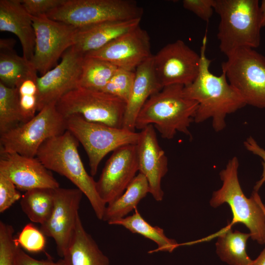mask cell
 Returning a JSON list of instances; mask_svg holds the SVG:
<instances>
[{
    "label": "cell",
    "mask_w": 265,
    "mask_h": 265,
    "mask_svg": "<svg viewBox=\"0 0 265 265\" xmlns=\"http://www.w3.org/2000/svg\"><path fill=\"white\" fill-rule=\"evenodd\" d=\"M22 123L16 88H10L0 82V134Z\"/></svg>",
    "instance_id": "cell-29"
},
{
    "label": "cell",
    "mask_w": 265,
    "mask_h": 265,
    "mask_svg": "<svg viewBox=\"0 0 265 265\" xmlns=\"http://www.w3.org/2000/svg\"><path fill=\"white\" fill-rule=\"evenodd\" d=\"M153 59L156 76L162 88L174 84L187 86L199 74L200 55L181 40L166 45Z\"/></svg>",
    "instance_id": "cell-12"
},
{
    "label": "cell",
    "mask_w": 265,
    "mask_h": 265,
    "mask_svg": "<svg viewBox=\"0 0 265 265\" xmlns=\"http://www.w3.org/2000/svg\"><path fill=\"white\" fill-rule=\"evenodd\" d=\"M82 194L78 188L54 189L53 212L40 226L45 236L53 238L58 255L62 258L75 229Z\"/></svg>",
    "instance_id": "cell-13"
},
{
    "label": "cell",
    "mask_w": 265,
    "mask_h": 265,
    "mask_svg": "<svg viewBox=\"0 0 265 265\" xmlns=\"http://www.w3.org/2000/svg\"><path fill=\"white\" fill-rule=\"evenodd\" d=\"M259 6L258 0H214V11L220 17L217 37L222 53L226 55L260 46Z\"/></svg>",
    "instance_id": "cell-4"
},
{
    "label": "cell",
    "mask_w": 265,
    "mask_h": 265,
    "mask_svg": "<svg viewBox=\"0 0 265 265\" xmlns=\"http://www.w3.org/2000/svg\"><path fill=\"white\" fill-rule=\"evenodd\" d=\"M0 174L10 180L17 189L27 191L37 188L56 189L59 183L36 157L19 154H0Z\"/></svg>",
    "instance_id": "cell-17"
},
{
    "label": "cell",
    "mask_w": 265,
    "mask_h": 265,
    "mask_svg": "<svg viewBox=\"0 0 265 265\" xmlns=\"http://www.w3.org/2000/svg\"><path fill=\"white\" fill-rule=\"evenodd\" d=\"M22 196L15 185L0 174V212L7 210Z\"/></svg>",
    "instance_id": "cell-35"
},
{
    "label": "cell",
    "mask_w": 265,
    "mask_h": 265,
    "mask_svg": "<svg viewBox=\"0 0 265 265\" xmlns=\"http://www.w3.org/2000/svg\"><path fill=\"white\" fill-rule=\"evenodd\" d=\"M54 190L37 188L26 191L22 195L21 209L31 221L42 225L49 218L54 206Z\"/></svg>",
    "instance_id": "cell-26"
},
{
    "label": "cell",
    "mask_w": 265,
    "mask_h": 265,
    "mask_svg": "<svg viewBox=\"0 0 265 265\" xmlns=\"http://www.w3.org/2000/svg\"><path fill=\"white\" fill-rule=\"evenodd\" d=\"M260 25L261 27L265 26V0L261 1L259 6Z\"/></svg>",
    "instance_id": "cell-40"
},
{
    "label": "cell",
    "mask_w": 265,
    "mask_h": 265,
    "mask_svg": "<svg viewBox=\"0 0 265 265\" xmlns=\"http://www.w3.org/2000/svg\"><path fill=\"white\" fill-rule=\"evenodd\" d=\"M162 88L155 73L152 55L135 71L133 84L126 104L123 128L135 131V121L142 107L152 95Z\"/></svg>",
    "instance_id": "cell-21"
},
{
    "label": "cell",
    "mask_w": 265,
    "mask_h": 265,
    "mask_svg": "<svg viewBox=\"0 0 265 265\" xmlns=\"http://www.w3.org/2000/svg\"><path fill=\"white\" fill-rule=\"evenodd\" d=\"M141 18L104 22L77 27L75 49L85 55L101 49L119 36L139 26Z\"/></svg>",
    "instance_id": "cell-20"
},
{
    "label": "cell",
    "mask_w": 265,
    "mask_h": 265,
    "mask_svg": "<svg viewBox=\"0 0 265 265\" xmlns=\"http://www.w3.org/2000/svg\"><path fill=\"white\" fill-rule=\"evenodd\" d=\"M239 162L236 156L230 159L219 173L222 185L213 192L210 205L217 208L227 203L233 213L231 225L241 223L249 231L251 238L259 244L265 243V214L263 203L257 191H253L248 198L242 190L238 178Z\"/></svg>",
    "instance_id": "cell-5"
},
{
    "label": "cell",
    "mask_w": 265,
    "mask_h": 265,
    "mask_svg": "<svg viewBox=\"0 0 265 265\" xmlns=\"http://www.w3.org/2000/svg\"><path fill=\"white\" fill-rule=\"evenodd\" d=\"M252 265H265V248L259 256L253 261Z\"/></svg>",
    "instance_id": "cell-41"
},
{
    "label": "cell",
    "mask_w": 265,
    "mask_h": 265,
    "mask_svg": "<svg viewBox=\"0 0 265 265\" xmlns=\"http://www.w3.org/2000/svg\"><path fill=\"white\" fill-rule=\"evenodd\" d=\"M13 226L0 221V265H12L18 245L15 241Z\"/></svg>",
    "instance_id": "cell-33"
},
{
    "label": "cell",
    "mask_w": 265,
    "mask_h": 265,
    "mask_svg": "<svg viewBox=\"0 0 265 265\" xmlns=\"http://www.w3.org/2000/svg\"><path fill=\"white\" fill-rule=\"evenodd\" d=\"M142 9L129 0H65L47 16L76 27L141 18Z\"/></svg>",
    "instance_id": "cell-10"
},
{
    "label": "cell",
    "mask_w": 265,
    "mask_h": 265,
    "mask_svg": "<svg viewBox=\"0 0 265 265\" xmlns=\"http://www.w3.org/2000/svg\"><path fill=\"white\" fill-rule=\"evenodd\" d=\"M135 78V71L117 68L103 91L113 95L126 104Z\"/></svg>",
    "instance_id": "cell-31"
},
{
    "label": "cell",
    "mask_w": 265,
    "mask_h": 265,
    "mask_svg": "<svg viewBox=\"0 0 265 265\" xmlns=\"http://www.w3.org/2000/svg\"><path fill=\"white\" fill-rule=\"evenodd\" d=\"M263 210L264 211V213H265V205L264 204H263Z\"/></svg>",
    "instance_id": "cell-42"
},
{
    "label": "cell",
    "mask_w": 265,
    "mask_h": 265,
    "mask_svg": "<svg viewBox=\"0 0 265 265\" xmlns=\"http://www.w3.org/2000/svg\"><path fill=\"white\" fill-rule=\"evenodd\" d=\"M66 118L67 130L83 146L88 157L91 176H95L103 158L109 152L129 144H136L140 133L90 122L79 114Z\"/></svg>",
    "instance_id": "cell-7"
},
{
    "label": "cell",
    "mask_w": 265,
    "mask_h": 265,
    "mask_svg": "<svg viewBox=\"0 0 265 265\" xmlns=\"http://www.w3.org/2000/svg\"><path fill=\"white\" fill-rule=\"evenodd\" d=\"M138 171L136 144L115 150L96 182L97 191L102 201L108 204L121 195Z\"/></svg>",
    "instance_id": "cell-14"
},
{
    "label": "cell",
    "mask_w": 265,
    "mask_h": 265,
    "mask_svg": "<svg viewBox=\"0 0 265 265\" xmlns=\"http://www.w3.org/2000/svg\"><path fill=\"white\" fill-rule=\"evenodd\" d=\"M65 0H21L27 12L31 16H48L62 4Z\"/></svg>",
    "instance_id": "cell-34"
},
{
    "label": "cell",
    "mask_w": 265,
    "mask_h": 265,
    "mask_svg": "<svg viewBox=\"0 0 265 265\" xmlns=\"http://www.w3.org/2000/svg\"><path fill=\"white\" fill-rule=\"evenodd\" d=\"M229 224L218 234L216 251L220 259L230 265H252L246 252V242L250 233L233 231Z\"/></svg>",
    "instance_id": "cell-24"
},
{
    "label": "cell",
    "mask_w": 265,
    "mask_h": 265,
    "mask_svg": "<svg viewBox=\"0 0 265 265\" xmlns=\"http://www.w3.org/2000/svg\"><path fill=\"white\" fill-rule=\"evenodd\" d=\"M207 43L205 34L200 48L199 74L191 83L184 86V92L187 97L198 103L194 122L200 123L212 119L214 131L219 132L226 126L227 116L246 105L229 83L224 72L216 76L210 71L212 61L206 56Z\"/></svg>",
    "instance_id": "cell-1"
},
{
    "label": "cell",
    "mask_w": 265,
    "mask_h": 265,
    "mask_svg": "<svg viewBox=\"0 0 265 265\" xmlns=\"http://www.w3.org/2000/svg\"><path fill=\"white\" fill-rule=\"evenodd\" d=\"M243 145L247 150L260 157L263 160V173L260 180L256 182L254 187V190L258 192L265 183V150L262 148L251 136L246 139L243 142Z\"/></svg>",
    "instance_id": "cell-38"
},
{
    "label": "cell",
    "mask_w": 265,
    "mask_h": 265,
    "mask_svg": "<svg viewBox=\"0 0 265 265\" xmlns=\"http://www.w3.org/2000/svg\"><path fill=\"white\" fill-rule=\"evenodd\" d=\"M16 41L12 38H0V52H9L14 51V47Z\"/></svg>",
    "instance_id": "cell-39"
},
{
    "label": "cell",
    "mask_w": 265,
    "mask_h": 265,
    "mask_svg": "<svg viewBox=\"0 0 265 265\" xmlns=\"http://www.w3.org/2000/svg\"><path fill=\"white\" fill-rule=\"evenodd\" d=\"M62 258L65 265H109L108 257L85 231L80 215Z\"/></svg>",
    "instance_id": "cell-22"
},
{
    "label": "cell",
    "mask_w": 265,
    "mask_h": 265,
    "mask_svg": "<svg viewBox=\"0 0 265 265\" xmlns=\"http://www.w3.org/2000/svg\"><path fill=\"white\" fill-rule=\"evenodd\" d=\"M152 55L149 36L138 26L85 56L103 59L118 68L135 71Z\"/></svg>",
    "instance_id": "cell-16"
},
{
    "label": "cell",
    "mask_w": 265,
    "mask_h": 265,
    "mask_svg": "<svg viewBox=\"0 0 265 265\" xmlns=\"http://www.w3.org/2000/svg\"><path fill=\"white\" fill-rule=\"evenodd\" d=\"M37 74L22 81L16 87L17 90L22 123L32 119L38 112L39 89Z\"/></svg>",
    "instance_id": "cell-30"
},
{
    "label": "cell",
    "mask_w": 265,
    "mask_h": 265,
    "mask_svg": "<svg viewBox=\"0 0 265 265\" xmlns=\"http://www.w3.org/2000/svg\"><path fill=\"white\" fill-rule=\"evenodd\" d=\"M84 55L72 46L62 55L61 62L37 78L38 112L56 102L65 94L78 87Z\"/></svg>",
    "instance_id": "cell-15"
},
{
    "label": "cell",
    "mask_w": 265,
    "mask_h": 265,
    "mask_svg": "<svg viewBox=\"0 0 265 265\" xmlns=\"http://www.w3.org/2000/svg\"><path fill=\"white\" fill-rule=\"evenodd\" d=\"M184 87L180 84L168 85L152 95L137 116L135 129L141 130L152 125L163 138L171 139L180 132L192 139L189 127L198 103L185 95Z\"/></svg>",
    "instance_id": "cell-2"
},
{
    "label": "cell",
    "mask_w": 265,
    "mask_h": 265,
    "mask_svg": "<svg viewBox=\"0 0 265 265\" xmlns=\"http://www.w3.org/2000/svg\"><path fill=\"white\" fill-rule=\"evenodd\" d=\"M134 211L132 215L111 221L108 224L123 226L132 233L140 234L156 243L158 248L150 251L151 253L157 251L171 253L180 245L175 239L167 238L162 228L153 226L147 222L137 208Z\"/></svg>",
    "instance_id": "cell-25"
},
{
    "label": "cell",
    "mask_w": 265,
    "mask_h": 265,
    "mask_svg": "<svg viewBox=\"0 0 265 265\" xmlns=\"http://www.w3.org/2000/svg\"><path fill=\"white\" fill-rule=\"evenodd\" d=\"M79 144L74 135L66 130L47 140L40 147L36 157L48 170L65 177L81 190L97 217L103 220L106 204L98 193L96 182L83 165L78 151Z\"/></svg>",
    "instance_id": "cell-3"
},
{
    "label": "cell",
    "mask_w": 265,
    "mask_h": 265,
    "mask_svg": "<svg viewBox=\"0 0 265 265\" xmlns=\"http://www.w3.org/2000/svg\"><path fill=\"white\" fill-rule=\"evenodd\" d=\"M117 68L106 60L84 56L78 87L102 91Z\"/></svg>",
    "instance_id": "cell-28"
},
{
    "label": "cell",
    "mask_w": 265,
    "mask_h": 265,
    "mask_svg": "<svg viewBox=\"0 0 265 265\" xmlns=\"http://www.w3.org/2000/svg\"><path fill=\"white\" fill-rule=\"evenodd\" d=\"M16 244L31 252L43 251L46 245V238L43 232L33 224H26L15 238Z\"/></svg>",
    "instance_id": "cell-32"
},
{
    "label": "cell",
    "mask_w": 265,
    "mask_h": 265,
    "mask_svg": "<svg viewBox=\"0 0 265 265\" xmlns=\"http://www.w3.org/2000/svg\"><path fill=\"white\" fill-rule=\"evenodd\" d=\"M222 71L246 105L265 108V56L241 48L226 55Z\"/></svg>",
    "instance_id": "cell-8"
},
{
    "label": "cell",
    "mask_w": 265,
    "mask_h": 265,
    "mask_svg": "<svg viewBox=\"0 0 265 265\" xmlns=\"http://www.w3.org/2000/svg\"><path fill=\"white\" fill-rule=\"evenodd\" d=\"M55 104L46 106L30 120L0 134V154L35 157L47 140L64 133L67 130L66 118Z\"/></svg>",
    "instance_id": "cell-6"
},
{
    "label": "cell",
    "mask_w": 265,
    "mask_h": 265,
    "mask_svg": "<svg viewBox=\"0 0 265 265\" xmlns=\"http://www.w3.org/2000/svg\"><path fill=\"white\" fill-rule=\"evenodd\" d=\"M32 62L18 55L15 51L0 53V82L16 88L25 79L37 74Z\"/></svg>",
    "instance_id": "cell-27"
},
{
    "label": "cell",
    "mask_w": 265,
    "mask_h": 265,
    "mask_svg": "<svg viewBox=\"0 0 265 265\" xmlns=\"http://www.w3.org/2000/svg\"><path fill=\"white\" fill-rule=\"evenodd\" d=\"M31 18L35 35L31 62L37 71L43 75L55 66L60 57L74 45L77 27L46 16Z\"/></svg>",
    "instance_id": "cell-11"
},
{
    "label": "cell",
    "mask_w": 265,
    "mask_h": 265,
    "mask_svg": "<svg viewBox=\"0 0 265 265\" xmlns=\"http://www.w3.org/2000/svg\"><path fill=\"white\" fill-rule=\"evenodd\" d=\"M183 7L199 18L208 22L214 11V0H183Z\"/></svg>",
    "instance_id": "cell-36"
},
{
    "label": "cell",
    "mask_w": 265,
    "mask_h": 265,
    "mask_svg": "<svg viewBox=\"0 0 265 265\" xmlns=\"http://www.w3.org/2000/svg\"><path fill=\"white\" fill-rule=\"evenodd\" d=\"M150 193L146 177L139 173L127 187L125 191L106 206L103 220L107 223L122 218L136 208L139 202Z\"/></svg>",
    "instance_id": "cell-23"
},
{
    "label": "cell",
    "mask_w": 265,
    "mask_h": 265,
    "mask_svg": "<svg viewBox=\"0 0 265 265\" xmlns=\"http://www.w3.org/2000/svg\"><path fill=\"white\" fill-rule=\"evenodd\" d=\"M55 106L65 118L79 114L90 122L122 128L126 103L103 91L78 87L63 96Z\"/></svg>",
    "instance_id": "cell-9"
},
{
    "label": "cell",
    "mask_w": 265,
    "mask_h": 265,
    "mask_svg": "<svg viewBox=\"0 0 265 265\" xmlns=\"http://www.w3.org/2000/svg\"><path fill=\"white\" fill-rule=\"evenodd\" d=\"M139 133L136 144L138 171L146 177L150 193L160 201L164 196L161 181L168 172V159L159 143L153 125L146 126Z\"/></svg>",
    "instance_id": "cell-18"
},
{
    "label": "cell",
    "mask_w": 265,
    "mask_h": 265,
    "mask_svg": "<svg viewBox=\"0 0 265 265\" xmlns=\"http://www.w3.org/2000/svg\"><path fill=\"white\" fill-rule=\"evenodd\" d=\"M12 265H65L60 259L57 262L36 260L24 251L19 246L16 249Z\"/></svg>",
    "instance_id": "cell-37"
},
{
    "label": "cell",
    "mask_w": 265,
    "mask_h": 265,
    "mask_svg": "<svg viewBox=\"0 0 265 265\" xmlns=\"http://www.w3.org/2000/svg\"><path fill=\"white\" fill-rule=\"evenodd\" d=\"M0 31L15 34L20 41L23 56L31 61L35 50V31L31 16L21 0H0Z\"/></svg>",
    "instance_id": "cell-19"
}]
</instances>
